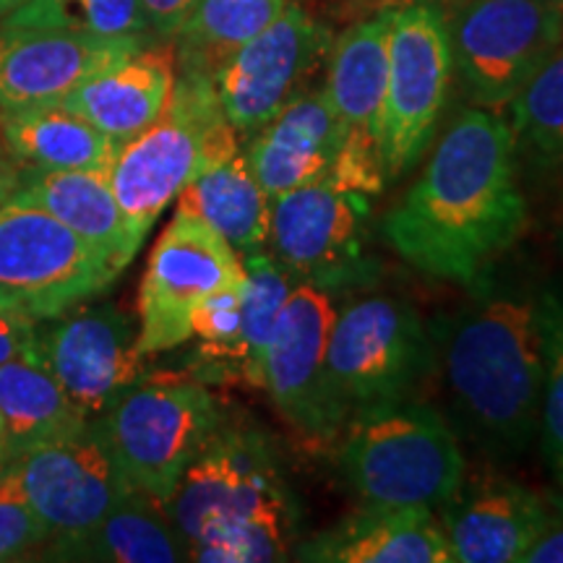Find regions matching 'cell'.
Returning a JSON list of instances; mask_svg holds the SVG:
<instances>
[{
	"instance_id": "14",
	"label": "cell",
	"mask_w": 563,
	"mask_h": 563,
	"mask_svg": "<svg viewBox=\"0 0 563 563\" xmlns=\"http://www.w3.org/2000/svg\"><path fill=\"white\" fill-rule=\"evenodd\" d=\"M334 298L311 285H295L264 352L262 389L302 441L327 446L340 435L344 412L329 378V336Z\"/></svg>"
},
{
	"instance_id": "22",
	"label": "cell",
	"mask_w": 563,
	"mask_h": 563,
	"mask_svg": "<svg viewBox=\"0 0 563 563\" xmlns=\"http://www.w3.org/2000/svg\"><path fill=\"white\" fill-rule=\"evenodd\" d=\"M292 555L313 563H452L435 511L382 506H363L340 525L302 540Z\"/></svg>"
},
{
	"instance_id": "38",
	"label": "cell",
	"mask_w": 563,
	"mask_h": 563,
	"mask_svg": "<svg viewBox=\"0 0 563 563\" xmlns=\"http://www.w3.org/2000/svg\"><path fill=\"white\" fill-rule=\"evenodd\" d=\"M30 3V0H0V16H5V13H11L13 9H19V5Z\"/></svg>"
},
{
	"instance_id": "31",
	"label": "cell",
	"mask_w": 563,
	"mask_h": 563,
	"mask_svg": "<svg viewBox=\"0 0 563 563\" xmlns=\"http://www.w3.org/2000/svg\"><path fill=\"white\" fill-rule=\"evenodd\" d=\"M540 334H543V397H540V446L563 490V295L538 292Z\"/></svg>"
},
{
	"instance_id": "41",
	"label": "cell",
	"mask_w": 563,
	"mask_h": 563,
	"mask_svg": "<svg viewBox=\"0 0 563 563\" xmlns=\"http://www.w3.org/2000/svg\"><path fill=\"white\" fill-rule=\"evenodd\" d=\"M0 470H3V467H0Z\"/></svg>"
},
{
	"instance_id": "35",
	"label": "cell",
	"mask_w": 563,
	"mask_h": 563,
	"mask_svg": "<svg viewBox=\"0 0 563 563\" xmlns=\"http://www.w3.org/2000/svg\"><path fill=\"white\" fill-rule=\"evenodd\" d=\"M196 0H141L150 32L159 40H175Z\"/></svg>"
},
{
	"instance_id": "39",
	"label": "cell",
	"mask_w": 563,
	"mask_h": 563,
	"mask_svg": "<svg viewBox=\"0 0 563 563\" xmlns=\"http://www.w3.org/2000/svg\"><path fill=\"white\" fill-rule=\"evenodd\" d=\"M3 464H9V454H5V433H3V426H0V467Z\"/></svg>"
},
{
	"instance_id": "23",
	"label": "cell",
	"mask_w": 563,
	"mask_h": 563,
	"mask_svg": "<svg viewBox=\"0 0 563 563\" xmlns=\"http://www.w3.org/2000/svg\"><path fill=\"white\" fill-rule=\"evenodd\" d=\"M13 199L30 201L51 211L81 241L102 253L123 272L141 249L125 220L121 203L110 186V173L102 170H21L19 191Z\"/></svg>"
},
{
	"instance_id": "2",
	"label": "cell",
	"mask_w": 563,
	"mask_h": 563,
	"mask_svg": "<svg viewBox=\"0 0 563 563\" xmlns=\"http://www.w3.org/2000/svg\"><path fill=\"white\" fill-rule=\"evenodd\" d=\"M454 431L496 462L522 456L540 431L543 334L538 295L483 287L428 323Z\"/></svg>"
},
{
	"instance_id": "11",
	"label": "cell",
	"mask_w": 563,
	"mask_h": 563,
	"mask_svg": "<svg viewBox=\"0 0 563 563\" xmlns=\"http://www.w3.org/2000/svg\"><path fill=\"white\" fill-rule=\"evenodd\" d=\"M245 285L235 249L199 217L175 209L139 287V340L144 357L180 347L194 336V313L217 292Z\"/></svg>"
},
{
	"instance_id": "7",
	"label": "cell",
	"mask_w": 563,
	"mask_h": 563,
	"mask_svg": "<svg viewBox=\"0 0 563 563\" xmlns=\"http://www.w3.org/2000/svg\"><path fill=\"white\" fill-rule=\"evenodd\" d=\"M433 371L431 332L410 302L376 295L336 311L329 378L344 418L365 407L415 399Z\"/></svg>"
},
{
	"instance_id": "24",
	"label": "cell",
	"mask_w": 563,
	"mask_h": 563,
	"mask_svg": "<svg viewBox=\"0 0 563 563\" xmlns=\"http://www.w3.org/2000/svg\"><path fill=\"white\" fill-rule=\"evenodd\" d=\"M37 553V559L45 561L175 563L188 561V540L173 522L167 504L131 490L87 532L47 540Z\"/></svg>"
},
{
	"instance_id": "29",
	"label": "cell",
	"mask_w": 563,
	"mask_h": 563,
	"mask_svg": "<svg viewBox=\"0 0 563 563\" xmlns=\"http://www.w3.org/2000/svg\"><path fill=\"white\" fill-rule=\"evenodd\" d=\"M243 266L245 292L241 332H238V340L232 342L222 363L241 373L249 384L262 386L266 344H269L274 323H277L282 308L290 298L295 282L282 272V266L274 262L266 249L243 256Z\"/></svg>"
},
{
	"instance_id": "18",
	"label": "cell",
	"mask_w": 563,
	"mask_h": 563,
	"mask_svg": "<svg viewBox=\"0 0 563 563\" xmlns=\"http://www.w3.org/2000/svg\"><path fill=\"white\" fill-rule=\"evenodd\" d=\"M327 45V32L300 5L287 3L264 32L222 63L211 81L238 136L256 133L298 97L300 81Z\"/></svg>"
},
{
	"instance_id": "9",
	"label": "cell",
	"mask_w": 563,
	"mask_h": 563,
	"mask_svg": "<svg viewBox=\"0 0 563 563\" xmlns=\"http://www.w3.org/2000/svg\"><path fill=\"white\" fill-rule=\"evenodd\" d=\"M266 253L295 285L355 290L378 274L371 256V196L329 180L272 201Z\"/></svg>"
},
{
	"instance_id": "40",
	"label": "cell",
	"mask_w": 563,
	"mask_h": 563,
	"mask_svg": "<svg viewBox=\"0 0 563 563\" xmlns=\"http://www.w3.org/2000/svg\"><path fill=\"white\" fill-rule=\"evenodd\" d=\"M548 3H559V5H563V0H548Z\"/></svg>"
},
{
	"instance_id": "3",
	"label": "cell",
	"mask_w": 563,
	"mask_h": 563,
	"mask_svg": "<svg viewBox=\"0 0 563 563\" xmlns=\"http://www.w3.org/2000/svg\"><path fill=\"white\" fill-rule=\"evenodd\" d=\"M167 511L188 540V561H285L298 545V504L272 443L253 428L220 422L183 473Z\"/></svg>"
},
{
	"instance_id": "33",
	"label": "cell",
	"mask_w": 563,
	"mask_h": 563,
	"mask_svg": "<svg viewBox=\"0 0 563 563\" xmlns=\"http://www.w3.org/2000/svg\"><path fill=\"white\" fill-rule=\"evenodd\" d=\"M51 540V530L32 509L13 464L0 470V561H21Z\"/></svg>"
},
{
	"instance_id": "32",
	"label": "cell",
	"mask_w": 563,
	"mask_h": 563,
	"mask_svg": "<svg viewBox=\"0 0 563 563\" xmlns=\"http://www.w3.org/2000/svg\"><path fill=\"white\" fill-rule=\"evenodd\" d=\"M42 11L100 37H150L141 0H34Z\"/></svg>"
},
{
	"instance_id": "25",
	"label": "cell",
	"mask_w": 563,
	"mask_h": 563,
	"mask_svg": "<svg viewBox=\"0 0 563 563\" xmlns=\"http://www.w3.org/2000/svg\"><path fill=\"white\" fill-rule=\"evenodd\" d=\"M0 136L21 170H102L110 173L118 144L66 104L5 112Z\"/></svg>"
},
{
	"instance_id": "19",
	"label": "cell",
	"mask_w": 563,
	"mask_h": 563,
	"mask_svg": "<svg viewBox=\"0 0 563 563\" xmlns=\"http://www.w3.org/2000/svg\"><path fill=\"white\" fill-rule=\"evenodd\" d=\"M439 511L452 563H525L551 522V501L504 475L462 481Z\"/></svg>"
},
{
	"instance_id": "4",
	"label": "cell",
	"mask_w": 563,
	"mask_h": 563,
	"mask_svg": "<svg viewBox=\"0 0 563 563\" xmlns=\"http://www.w3.org/2000/svg\"><path fill=\"white\" fill-rule=\"evenodd\" d=\"M340 433L336 460L363 506L439 511L464 481L460 435L418 399L352 412Z\"/></svg>"
},
{
	"instance_id": "20",
	"label": "cell",
	"mask_w": 563,
	"mask_h": 563,
	"mask_svg": "<svg viewBox=\"0 0 563 563\" xmlns=\"http://www.w3.org/2000/svg\"><path fill=\"white\" fill-rule=\"evenodd\" d=\"M342 146V131L327 95H298L243 146L253 175L269 199L327 180Z\"/></svg>"
},
{
	"instance_id": "8",
	"label": "cell",
	"mask_w": 563,
	"mask_h": 563,
	"mask_svg": "<svg viewBox=\"0 0 563 563\" xmlns=\"http://www.w3.org/2000/svg\"><path fill=\"white\" fill-rule=\"evenodd\" d=\"M115 266L51 211L11 199L0 207V308L34 323L81 306L118 277Z\"/></svg>"
},
{
	"instance_id": "17",
	"label": "cell",
	"mask_w": 563,
	"mask_h": 563,
	"mask_svg": "<svg viewBox=\"0 0 563 563\" xmlns=\"http://www.w3.org/2000/svg\"><path fill=\"white\" fill-rule=\"evenodd\" d=\"M11 464L51 540L87 532L133 490L97 418L81 431L40 443Z\"/></svg>"
},
{
	"instance_id": "26",
	"label": "cell",
	"mask_w": 563,
	"mask_h": 563,
	"mask_svg": "<svg viewBox=\"0 0 563 563\" xmlns=\"http://www.w3.org/2000/svg\"><path fill=\"white\" fill-rule=\"evenodd\" d=\"M175 201L180 211L220 232L241 258L266 249L272 199L253 175L243 150L188 183Z\"/></svg>"
},
{
	"instance_id": "6",
	"label": "cell",
	"mask_w": 563,
	"mask_h": 563,
	"mask_svg": "<svg viewBox=\"0 0 563 563\" xmlns=\"http://www.w3.org/2000/svg\"><path fill=\"white\" fill-rule=\"evenodd\" d=\"M112 454L133 490L167 504L222 422L214 394L186 373H144L100 415Z\"/></svg>"
},
{
	"instance_id": "30",
	"label": "cell",
	"mask_w": 563,
	"mask_h": 563,
	"mask_svg": "<svg viewBox=\"0 0 563 563\" xmlns=\"http://www.w3.org/2000/svg\"><path fill=\"white\" fill-rule=\"evenodd\" d=\"M514 139L545 165H563V40L509 102Z\"/></svg>"
},
{
	"instance_id": "5",
	"label": "cell",
	"mask_w": 563,
	"mask_h": 563,
	"mask_svg": "<svg viewBox=\"0 0 563 563\" xmlns=\"http://www.w3.org/2000/svg\"><path fill=\"white\" fill-rule=\"evenodd\" d=\"M241 152L207 76L178 74L170 102L150 129L118 146L110 186L133 235L144 243L188 183Z\"/></svg>"
},
{
	"instance_id": "37",
	"label": "cell",
	"mask_w": 563,
	"mask_h": 563,
	"mask_svg": "<svg viewBox=\"0 0 563 563\" xmlns=\"http://www.w3.org/2000/svg\"><path fill=\"white\" fill-rule=\"evenodd\" d=\"M19 183H21V167L16 165V159L11 157L9 150H5L3 136H0V207L9 203L13 196H16Z\"/></svg>"
},
{
	"instance_id": "13",
	"label": "cell",
	"mask_w": 563,
	"mask_h": 563,
	"mask_svg": "<svg viewBox=\"0 0 563 563\" xmlns=\"http://www.w3.org/2000/svg\"><path fill=\"white\" fill-rule=\"evenodd\" d=\"M146 37H100L63 24L34 0L0 16V115L63 102Z\"/></svg>"
},
{
	"instance_id": "34",
	"label": "cell",
	"mask_w": 563,
	"mask_h": 563,
	"mask_svg": "<svg viewBox=\"0 0 563 563\" xmlns=\"http://www.w3.org/2000/svg\"><path fill=\"white\" fill-rule=\"evenodd\" d=\"M34 332L37 323L32 319L0 308V365L34 352Z\"/></svg>"
},
{
	"instance_id": "28",
	"label": "cell",
	"mask_w": 563,
	"mask_h": 563,
	"mask_svg": "<svg viewBox=\"0 0 563 563\" xmlns=\"http://www.w3.org/2000/svg\"><path fill=\"white\" fill-rule=\"evenodd\" d=\"M285 5L287 0H196L175 34L178 74L214 79L222 63L264 32Z\"/></svg>"
},
{
	"instance_id": "1",
	"label": "cell",
	"mask_w": 563,
	"mask_h": 563,
	"mask_svg": "<svg viewBox=\"0 0 563 563\" xmlns=\"http://www.w3.org/2000/svg\"><path fill=\"white\" fill-rule=\"evenodd\" d=\"M527 228L517 139L496 110H464L443 131L420 178L386 211L382 232L402 262L477 287Z\"/></svg>"
},
{
	"instance_id": "21",
	"label": "cell",
	"mask_w": 563,
	"mask_h": 563,
	"mask_svg": "<svg viewBox=\"0 0 563 563\" xmlns=\"http://www.w3.org/2000/svg\"><path fill=\"white\" fill-rule=\"evenodd\" d=\"M178 60L175 45L139 47L76 87L60 104L81 115L118 146L146 131L170 102Z\"/></svg>"
},
{
	"instance_id": "27",
	"label": "cell",
	"mask_w": 563,
	"mask_h": 563,
	"mask_svg": "<svg viewBox=\"0 0 563 563\" xmlns=\"http://www.w3.org/2000/svg\"><path fill=\"white\" fill-rule=\"evenodd\" d=\"M87 422L34 352L0 365V426L9 462L40 443L81 431Z\"/></svg>"
},
{
	"instance_id": "16",
	"label": "cell",
	"mask_w": 563,
	"mask_h": 563,
	"mask_svg": "<svg viewBox=\"0 0 563 563\" xmlns=\"http://www.w3.org/2000/svg\"><path fill=\"white\" fill-rule=\"evenodd\" d=\"M139 329L129 313L110 306H76L40 321L34 355L53 373L87 418H100L144 376Z\"/></svg>"
},
{
	"instance_id": "36",
	"label": "cell",
	"mask_w": 563,
	"mask_h": 563,
	"mask_svg": "<svg viewBox=\"0 0 563 563\" xmlns=\"http://www.w3.org/2000/svg\"><path fill=\"white\" fill-rule=\"evenodd\" d=\"M525 563H563V498H551V522Z\"/></svg>"
},
{
	"instance_id": "12",
	"label": "cell",
	"mask_w": 563,
	"mask_h": 563,
	"mask_svg": "<svg viewBox=\"0 0 563 563\" xmlns=\"http://www.w3.org/2000/svg\"><path fill=\"white\" fill-rule=\"evenodd\" d=\"M452 74L446 19L428 3L394 9L389 74L378 129L386 178L405 175L428 150L446 104Z\"/></svg>"
},
{
	"instance_id": "10",
	"label": "cell",
	"mask_w": 563,
	"mask_h": 563,
	"mask_svg": "<svg viewBox=\"0 0 563 563\" xmlns=\"http://www.w3.org/2000/svg\"><path fill=\"white\" fill-rule=\"evenodd\" d=\"M446 30L462 89L477 108L501 110L563 40V5L462 0Z\"/></svg>"
},
{
	"instance_id": "15",
	"label": "cell",
	"mask_w": 563,
	"mask_h": 563,
	"mask_svg": "<svg viewBox=\"0 0 563 563\" xmlns=\"http://www.w3.org/2000/svg\"><path fill=\"white\" fill-rule=\"evenodd\" d=\"M394 9L350 26L329 55L327 95L342 131L329 183L365 196L384 191L386 170L378 144L389 74V32Z\"/></svg>"
}]
</instances>
